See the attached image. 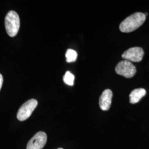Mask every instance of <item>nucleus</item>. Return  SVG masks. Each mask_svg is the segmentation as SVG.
<instances>
[{"instance_id": "obj_1", "label": "nucleus", "mask_w": 149, "mask_h": 149, "mask_svg": "<svg viewBox=\"0 0 149 149\" xmlns=\"http://www.w3.org/2000/svg\"><path fill=\"white\" fill-rule=\"evenodd\" d=\"M146 19L145 14L136 12L128 17L120 24V31L123 33L133 32L141 26Z\"/></svg>"}, {"instance_id": "obj_2", "label": "nucleus", "mask_w": 149, "mask_h": 149, "mask_svg": "<svg viewBox=\"0 0 149 149\" xmlns=\"http://www.w3.org/2000/svg\"><path fill=\"white\" fill-rule=\"evenodd\" d=\"M5 26L7 34L14 37L17 34L20 27V19L15 11H9L5 19Z\"/></svg>"}, {"instance_id": "obj_3", "label": "nucleus", "mask_w": 149, "mask_h": 149, "mask_svg": "<svg viewBox=\"0 0 149 149\" xmlns=\"http://www.w3.org/2000/svg\"><path fill=\"white\" fill-rule=\"evenodd\" d=\"M115 71L118 74L125 78H132L136 72L135 66L132 62L126 60L120 61L116 66Z\"/></svg>"}, {"instance_id": "obj_4", "label": "nucleus", "mask_w": 149, "mask_h": 149, "mask_svg": "<svg viewBox=\"0 0 149 149\" xmlns=\"http://www.w3.org/2000/svg\"><path fill=\"white\" fill-rule=\"evenodd\" d=\"M38 105L35 99H31L22 105L17 112V117L19 121H24L29 117Z\"/></svg>"}, {"instance_id": "obj_5", "label": "nucleus", "mask_w": 149, "mask_h": 149, "mask_svg": "<svg viewBox=\"0 0 149 149\" xmlns=\"http://www.w3.org/2000/svg\"><path fill=\"white\" fill-rule=\"evenodd\" d=\"M143 49L140 47H133L125 51L122 55L123 59L130 62H140L144 56Z\"/></svg>"}, {"instance_id": "obj_6", "label": "nucleus", "mask_w": 149, "mask_h": 149, "mask_svg": "<svg viewBox=\"0 0 149 149\" xmlns=\"http://www.w3.org/2000/svg\"><path fill=\"white\" fill-rule=\"evenodd\" d=\"M47 141V135L43 132H39L27 144V149H42Z\"/></svg>"}, {"instance_id": "obj_7", "label": "nucleus", "mask_w": 149, "mask_h": 149, "mask_svg": "<svg viewBox=\"0 0 149 149\" xmlns=\"http://www.w3.org/2000/svg\"><path fill=\"white\" fill-rule=\"evenodd\" d=\"M113 93L109 89L104 91L99 100V105L102 111H106L109 109L112 103Z\"/></svg>"}, {"instance_id": "obj_8", "label": "nucleus", "mask_w": 149, "mask_h": 149, "mask_svg": "<svg viewBox=\"0 0 149 149\" xmlns=\"http://www.w3.org/2000/svg\"><path fill=\"white\" fill-rule=\"evenodd\" d=\"M146 93V90L144 88H136L132 91L129 95L130 103L135 104L140 101V100L145 96Z\"/></svg>"}, {"instance_id": "obj_9", "label": "nucleus", "mask_w": 149, "mask_h": 149, "mask_svg": "<svg viewBox=\"0 0 149 149\" xmlns=\"http://www.w3.org/2000/svg\"><path fill=\"white\" fill-rule=\"evenodd\" d=\"M65 56L66 58V61L68 63H72L76 60L77 57V53L76 51L69 49L67 50Z\"/></svg>"}, {"instance_id": "obj_10", "label": "nucleus", "mask_w": 149, "mask_h": 149, "mask_svg": "<svg viewBox=\"0 0 149 149\" xmlns=\"http://www.w3.org/2000/svg\"><path fill=\"white\" fill-rule=\"evenodd\" d=\"M74 76L68 71L63 77L64 82L68 85L73 86L74 84Z\"/></svg>"}, {"instance_id": "obj_11", "label": "nucleus", "mask_w": 149, "mask_h": 149, "mask_svg": "<svg viewBox=\"0 0 149 149\" xmlns=\"http://www.w3.org/2000/svg\"><path fill=\"white\" fill-rule=\"evenodd\" d=\"M3 76H2V74H0V90H1V88L2 87V84H3Z\"/></svg>"}, {"instance_id": "obj_12", "label": "nucleus", "mask_w": 149, "mask_h": 149, "mask_svg": "<svg viewBox=\"0 0 149 149\" xmlns=\"http://www.w3.org/2000/svg\"><path fill=\"white\" fill-rule=\"evenodd\" d=\"M63 149V148H59V149Z\"/></svg>"}]
</instances>
